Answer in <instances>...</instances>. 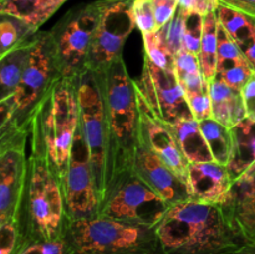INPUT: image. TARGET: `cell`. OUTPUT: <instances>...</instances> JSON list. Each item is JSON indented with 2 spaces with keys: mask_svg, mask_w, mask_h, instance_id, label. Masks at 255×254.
<instances>
[{
  "mask_svg": "<svg viewBox=\"0 0 255 254\" xmlns=\"http://www.w3.org/2000/svg\"><path fill=\"white\" fill-rule=\"evenodd\" d=\"M156 234L162 254H234L249 243L222 204L193 199L172 206Z\"/></svg>",
  "mask_w": 255,
  "mask_h": 254,
  "instance_id": "cell-1",
  "label": "cell"
},
{
  "mask_svg": "<svg viewBox=\"0 0 255 254\" xmlns=\"http://www.w3.org/2000/svg\"><path fill=\"white\" fill-rule=\"evenodd\" d=\"M95 74L101 89L109 132L112 194L125 179L133 174L139 143V110L136 84L134 79L129 76L122 57L105 71Z\"/></svg>",
  "mask_w": 255,
  "mask_h": 254,
  "instance_id": "cell-2",
  "label": "cell"
},
{
  "mask_svg": "<svg viewBox=\"0 0 255 254\" xmlns=\"http://www.w3.org/2000/svg\"><path fill=\"white\" fill-rule=\"evenodd\" d=\"M29 142V181L21 229L27 242L56 241L64 238L70 222L61 179L50 164L44 143L31 129Z\"/></svg>",
  "mask_w": 255,
  "mask_h": 254,
  "instance_id": "cell-3",
  "label": "cell"
},
{
  "mask_svg": "<svg viewBox=\"0 0 255 254\" xmlns=\"http://www.w3.org/2000/svg\"><path fill=\"white\" fill-rule=\"evenodd\" d=\"M79 80H57L32 116L30 129L40 137L47 158L62 181L80 126Z\"/></svg>",
  "mask_w": 255,
  "mask_h": 254,
  "instance_id": "cell-4",
  "label": "cell"
},
{
  "mask_svg": "<svg viewBox=\"0 0 255 254\" xmlns=\"http://www.w3.org/2000/svg\"><path fill=\"white\" fill-rule=\"evenodd\" d=\"M65 238L74 254H162L156 228L101 216L70 221Z\"/></svg>",
  "mask_w": 255,
  "mask_h": 254,
  "instance_id": "cell-5",
  "label": "cell"
},
{
  "mask_svg": "<svg viewBox=\"0 0 255 254\" xmlns=\"http://www.w3.org/2000/svg\"><path fill=\"white\" fill-rule=\"evenodd\" d=\"M61 77L49 32L40 30L32 40L29 60L14 97L7 104L0 105V129L11 126L30 127L42 100Z\"/></svg>",
  "mask_w": 255,
  "mask_h": 254,
  "instance_id": "cell-6",
  "label": "cell"
},
{
  "mask_svg": "<svg viewBox=\"0 0 255 254\" xmlns=\"http://www.w3.org/2000/svg\"><path fill=\"white\" fill-rule=\"evenodd\" d=\"M80 110V131L86 142L100 209L111 196L110 176V141L105 120V107L101 89L95 72L87 71L77 82Z\"/></svg>",
  "mask_w": 255,
  "mask_h": 254,
  "instance_id": "cell-7",
  "label": "cell"
},
{
  "mask_svg": "<svg viewBox=\"0 0 255 254\" xmlns=\"http://www.w3.org/2000/svg\"><path fill=\"white\" fill-rule=\"evenodd\" d=\"M99 16L100 0L85 2L69 10L47 31L64 79L79 80L89 71L90 51Z\"/></svg>",
  "mask_w": 255,
  "mask_h": 254,
  "instance_id": "cell-8",
  "label": "cell"
},
{
  "mask_svg": "<svg viewBox=\"0 0 255 254\" xmlns=\"http://www.w3.org/2000/svg\"><path fill=\"white\" fill-rule=\"evenodd\" d=\"M29 137L30 127L0 129V222L12 221L20 227L29 181Z\"/></svg>",
  "mask_w": 255,
  "mask_h": 254,
  "instance_id": "cell-9",
  "label": "cell"
},
{
  "mask_svg": "<svg viewBox=\"0 0 255 254\" xmlns=\"http://www.w3.org/2000/svg\"><path fill=\"white\" fill-rule=\"evenodd\" d=\"M136 0H100V16L89 57V71L102 72L122 57L125 42L136 27Z\"/></svg>",
  "mask_w": 255,
  "mask_h": 254,
  "instance_id": "cell-10",
  "label": "cell"
},
{
  "mask_svg": "<svg viewBox=\"0 0 255 254\" xmlns=\"http://www.w3.org/2000/svg\"><path fill=\"white\" fill-rule=\"evenodd\" d=\"M171 206L134 174L125 179L101 207L99 216L156 228Z\"/></svg>",
  "mask_w": 255,
  "mask_h": 254,
  "instance_id": "cell-11",
  "label": "cell"
},
{
  "mask_svg": "<svg viewBox=\"0 0 255 254\" xmlns=\"http://www.w3.org/2000/svg\"><path fill=\"white\" fill-rule=\"evenodd\" d=\"M61 183L70 221L99 216L100 202L96 182L80 126L72 146L71 158Z\"/></svg>",
  "mask_w": 255,
  "mask_h": 254,
  "instance_id": "cell-12",
  "label": "cell"
},
{
  "mask_svg": "<svg viewBox=\"0 0 255 254\" xmlns=\"http://www.w3.org/2000/svg\"><path fill=\"white\" fill-rule=\"evenodd\" d=\"M136 85L154 114L167 124L194 119L174 72L164 71L144 57L142 77Z\"/></svg>",
  "mask_w": 255,
  "mask_h": 254,
  "instance_id": "cell-13",
  "label": "cell"
},
{
  "mask_svg": "<svg viewBox=\"0 0 255 254\" xmlns=\"http://www.w3.org/2000/svg\"><path fill=\"white\" fill-rule=\"evenodd\" d=\"M136 92L139 110V142L187 183L191 163L184 156L171 125L154 114L139 92L137 85Z\"/></svg>",
  "mask_w": 255,
  "mask_h": 254,
  "instance_id": "cell-14",
  "label": "cell"
},
{
  "mask_svg": "<svg viewBox=\"0 0 255 254\" xmlns=\"http://www.w3.org/2000/svg\"><path fill=\"white\" fill-rule=\"evenodd\" d=\"M133 174L153 189L171 207L189 199V189L186 182L141 142L137 148Z\"/></svg>",
  "mask_w": 255,
  "mask_h": 254,
  "instance_id": "cell-15",
  "label": "cell"
},
{
  "mask_svg": "<svg viewBox=\"0 0 255 254\" xmlns=\"http://www.w3.org/2000/svg\"><path fill=\"white\" fill-rule=\"evenodd\" d=\"M189 199L202 203L223 204L233 186L227 166L211 161L192 163L188 172Z\"/></svg>",
  "mask_w": 255,
  "mask_h": 254,
  "instance_id": "cell-16",
  "label": "cell"
},
{
  "mask_svg": "<svg viewBox=\"0 0 255 254\" xmlns=\"http://www.w3.org/2000/svg\"><path fill=\"white\" fill-rule=\"evenodd\" d=\"M229 221L249 242H255V164L233 182L222 204Z\"/></svg>",
  "mask_w": 255,
  "mask_h": 254,
  "instance_id": "cell-17",
  "label": "cell"
},
{
  "mask_svg": "<svg viewBox=\"0 0 255 254\" xmlns=\"http://www.w3.org/2000/svg\"><path fill=\"white\" fill-rule=\"evenodd\" d=\"M219 22V21H218ZM255 74L232 37L221 24L218 27L217 76L231 86L241 90Z\"/></svg>",
  "mask_w": 255,
  "mask_h": 254,
  "instance_id": "cell-18",
  "label": "cell"
},
{
  "mask_svg": "<svg viewBox=\"0 0 255 254\" xmlns=\"http://www.w3.org/2000/svg\"><path fill=\"white\" fill-rule=\"evenodd\" d=\"M217 16L219 24L236 42L255 72V17L222 2Z\"/></svg>",
  "mask_w": 255,
  "mask_h": 254,
  "instance_id": "cell-19",
  "label": "cell"
},
{
  "mask_svg": "<svg viewBox=\"0 0 255 254\" xmlns=\"http://www.w3.org/2000/svg\"><path fill=\"white\" fill-rule=\"evenodd\" d=\"M211 97L212 117L228 128H233L247 119L241 90L216 77L211 82Z\"/></svg>",
  "mask_w": 255,
  "mask_h": 254,
  "instance_id": "cell-20",
  "label": "cell"
},
{
  "mask_svg": "<svg viewBox=\"0 0 255 254\" xmlns=\"http://www.w3.org/2000/svg\"><path fill=\"white\" fill-rule=\"evenodd\" d=\"M67 0H0V15H10L22 20L32 31L40 27Z\"/></svg>",
  "mask_w": 255,
  "mask_h": 254,
  "instance_id": "cell-21",
  "label": "cell"
},
{
  "mask_svg": "<svg viewBox=\"0 0 255 254\" xmlns=\"http://www.w3.org/2000/svg\"><path fill=\"white\" fill-rule=\"evenodd\" d=\"M233 148L228 168L233 182L255 164V122L246 119L231 128Z\"/></svg>",
  "mask_w": 255,
  "mask_h": 254,
  "instance_id": "cell-22",
  "label": "cell"
},
{
  "mask_svg": "<svg viewBox=\"0 0 255 254\" xmlns=\"http://www.w3.org/2000/svg\"><path fill=\"white\" fill-rule=\"evenodd\" d=\"M34 36L21 42L4 56H0V105L14 97L29 60Z\"/></svg>",
  "mask_w": 255,
  "mask_h": 254,
  "instance_id": "cell-23",
  "label": "cell"
},
{
  "mask_svg": "<svg viewBox=\"0 0 255 254\" xmlns=\"http://www.w3.org/2000/svg\"><path fill=\"white\" fill-rule=\"evenodd\" d=\"M169 125L176 133L182 151L189 163H203V162L213 161L211 149L199 126V121H197L196 119H187Z\"/></svg>",
  "mask_w": 255,
  "mask_h": 254,
  "instance_id": "cell-24",
  "label": "cell"
},
{
  "mask_svg": "<svg viewBox=\"0 0 255 254\" xmlns=\"http://www.w3.org/2000/svg\"><path fill=\"white\" fill-rule=\"evenodd\" d=\"M218 16L217 12H212L203 19V35L198 59L201 64L204 80L211 85L217 76V56H218Z\"/></svg>",
  "mask_w": 255,
  "mask_h": 254,
  "instance_id": "cell-25",
  "label": "cell"
},
{
  "mask_svg": "<svg viewBox=\"0 0 255 254\" xmlns=\"http://www.w3.org/2000/svg\"><path fill=\"white\" fill-rule=\"evenodd\" d=\"M174 74L186 95L202 91L211 86L204 80L198 55L184 49L174 57Z\"/></svg>",
  "mask_w": 255,
  "mask_h": 254,
  "instance_id": "cell-26",
  "label": "cell"
},
{
  "mask_svg": "<svg viewBox=\"0 0 255 254\" xmlns=\"http://www.w3.org/2000/svg\"><path fill=\"white\" fill-rule=\"evenodd\" d=\"M199 126L206 137V141L213 156V161L223 166H228L231 161L232 148H233L231 128L222 125L213 117L199 121Z\"/></svg>",
  "mask_w": 255,
  "mask_h": 254,
  "instance_id": "cell-27",
  "label": "cell"
},
{
  "mask_svg": "<svg viewBox=\"0 0 255 254\" xmlns=\"http://www.w3.org/2000/svg\"><path fill=\"white\" fill-rule=\"evenodd\" d=\"M35 34L22 20L10 15H0V56L6 55Z\"/></svg>",
  "mask_w": 255,
  "mask_h": 254,
  "instance_id": "cell-28",
  "label": "cell"
},
{
  "mask_svg": "<svg viewBox=\"0 0 255 254\" xmlns=\"http://www.w3.org/2000/svg\"><path fill=\"white\" fill-rule=\"evenodd\" d=\"M184 17H186V12L181 7H178L176 15L172 17L171 21L167 22L163 27H161L156 32L157 37L162 42V45L174 57L181 50H183Z\"/></svg>",
  "mask_w": 255,
  "mask_h": 254,
  "instance_id": "cell-29",
  "label": "cell"
},
{
  "mask_svg": "<svg viewBox=\"0 0 255 254\" xmlns=\"http://www.w3.org/2000/svg\"><path fill=\"white\" fill-rule=\"evenodd\" d=\"M27 243L19 223L0 222V254H19Z\"/></svg>",
  "mask_w": 255,
  "mask_h": 254,
  "instance_id": "cell-30",
  "label": "cell"
},
{
  "mask_svg": "<svg viewBox=\"0 0 255 254\" xmlns=\"http://www.w3.org/2000/svg\"><path fill=\"white\" fill-rule=\"evenodd\" d=\"M142 37H143L144 57L151 60L154 65L161 67L164 71L174 72V56L167 51L166 47L157 37L156 32L142 35Z\"/></svg>",
  "mask_w": 255,
  "mask_h": 254,
  "instance_id": "cell-31",
  "label": "cell"
},
{
  "mask_svg": "<svg viewBox=\"0 0 255 254\" xmlns=\"http://www.w3.org/2000/svg\"><path fill=\"white\" fill-rule=\"evenodd\" d=\"M203 19L204 16L194 14V12H186V17H184L183 49L196 55H198L199 47H201L202 35H203Z\"/></svg>",
  "mask_w": 255,
  "mask_h": 254,
  "instance_id": "cell-32",
  "label": "cell"
},
{
  "mask_svg": "<svg viewBox=\"0 0 255 254\" xmlns=\"http://www.w3.org/2000/svg\"><path fill=\"white\" fill-rule=\"evenodd\" d=\"M133 16L136 27L142 35L157 32L158 29L151 0H136L133 5Z\"/></svg>",
  "mask_w": 255,
  "mask_h": 254,
  "instance_id": "cell-33",
  "label": "cell"
},
{
  "mask_svg": "<svg viewBox=\"0 0 255 254\" xmlns=\"http://www.w3.org/2000/svg\"><path fill=\"white\" fill-rule=\"evenodd\" d=\"M19 254H74V252L64 237L56 241L29 242Z\"/></svg>",
  "mask_w": 255,
  "mask_h": 254,
  "instance_id": "cell-34",
  "label": "cell"
},
{
  "mask_svg": "<svg viewBox=\"0 0 255 254\" xmlns=\"http://www.w3.org/2000/svg\"><path fill=\"white\" fill-rule=\"evenodd\" d=\"M187 102L191 109L192 115L197 121L211 119L212 117V97L211 86L206 90L191 92L186 95Z\"/></svg>",
  "mask_w": 255,
  "mask_h": 254,
  "instance_id": "cell-35",
  "label": "cell"
},
{
  "mask_svg": "<svg viewBox=\"0 0 255 254\" xmlns=\"http://www.w3.org/2000/svg\"><path fill=\"white\" fill-rule=\"evenodd\" d=\"M153 5L154 17H156L157 29L163 27L172 20L178 10V0H151ZM157 30V31H158Z\"/></svg>",
  "mask_w": 255,
  "mask_h": 254,
  "instance_id": "cell-36",
  "label": "cell"
},
{
  "mask_svg": "<svg viewBox=\"0 0 255 254\" xmlns=\"http://www.w3.org/2000/svg\"><path fill=\"white\" fill-rule=\"evenodd\" d=\"M219 0H178V7L186 12H194L202 16L217 12L218 10Z\"/></svg>",
  "mask_w": 255,
  "mask_h": 254,
  "instance_id": "cell-37",
  "label": "cell"
},
{
  "mask_svg": "<svg viewBox=\"0 0 255 254\" xmlns=\"http://www.w3.org/2000/svg\"><path fill=\"white\" fill-rule=\"evenodd\" d=\"M244 106L247 111V119L255 122V74L248 80L242 89Z\"/></svg>",
  "mask_w": 255,
  "mask_h": 254,
  "instance_id": "cell-38",
  "label": "cell"
},
{
  "mask_svg": "<svg viewBox=\"0 0 255 254\" xmlns=\"http://www.w3.org/2000/svg\"><path fill=\"white\" fill-rule=\"evenodd\" d=\"M219 1L255 17V0H219Z\"/></svg>",
  "mask_w": 255,
  "mask_h": 254,
  "instance_id": "cell-39",
  "label": "cell"
},
{
  "mask_svg": "<svg viewBox=\"0 0 255 254\" xmlns=\"http://www.w3.org/2000/svg\"><path fill=\"white\" fill-rule=\"evenodd\" d=\"M234 254H255V242H253V243H248L247 246H244L243 248L239 249V251L236 252Z\"/></svg>",
  "mask_w": 255,
  "mask_h": 254,
  "instance_id": "cell-40",
  "label": "cell"
}]
</instances>
